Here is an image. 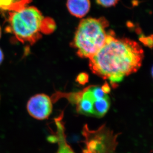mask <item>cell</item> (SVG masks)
<instances>
[{"label": "cell", "instance_id": "1", "mask_svg": "<svg viewBox=\"0 0 153 153\" xmlns=\"http://www.w3.org/2000/svg\"><path fill=\"white\" fill-rule=\"evenodd\" d=\"M144 56L143 49L136 41L116 38L110 32L104 46L89 58L90 68L93 73L114 85L136 73Z\"/></svg>", "mask_w": 153, "mask_h": 153}, {"label": "cell", "instance_id": "2", "mask_svg": "<svg viewBox=\"0 0 153 153\" xmlns=\"http://www.w3.org/2000/svg\"><path fill=\"white\" fill-rule=\"evenodd\" d=\"M7 13L6 29L22 44H33L43 33H50L55 28L54 22L44 17L34 6H27L20 10Z\"/></svg>", "mask_w": 153, "mask_h": 153}, {"label": "cell", "instance_id": "3", "mask_svg": "<svg viewBox=\"0 0 153 153\" xmlns=\"http://www.w3.org/2000/svg\"><path fill=\"white\" fill-rule=\"evenodd\" d=\"M108 26L104 18H86L80 22L73 41L79 56L90 58L98 52L107 41Z\"/></svg>", "mask_w": 153, "mask_h": 153}, {"label": "cell", "instance_id": "4", "mask_svg": "<svg viewBox=\"0 0 153 153\" xmlns=\"http://www.w3.org/2000/svg\"><path fill=\"white\" fill-rule=\"evenodd\" d=\"M82 134L84 138L82 153H117L118 134H115L105 125L94 130L85 125Z\"/></svg>", "mask_w": 153, "mask_h": 153}, {"label": "cell", "instance_id": "5", "mask_svg": "<svg viewBox=\"0 0 153 153\" xmlns=\"http://www.w3.org/2000/svg\"><path fill=\"white\" fill-rule=\"evenodd\" d=\"M27 110L32 117L38 120L48 118L53 110V104L49 96L39 94L31 97L28 101Z\"/></svg>", "mask_w": 153, "mask_h": 153}, {"label": "cell", "instance_id": "6", "mask_svg": "<svg viewBox=\"0 0 153 153\" xmlns=\"http://www.w3.org/2000/svg\"><path fill=\"white\" fill-rule=\"evenodd\" d=\"M55 122L56 130L52 136H50L49 140L58 143V149L56 153H75L67 142L65 129L62 121L58 118L55 120Z\"/></svg>", "mask_w": 153, "mask_h": 153}, {"label": "cell", "instance_id": "7", "mask_svg": "<svg viewBox=\"0 0 153 153\" xmlns=\"http://www.w3.org/2000/svg\"><path fill=\"white\" fill-rule=\"evenodd\" d=\"M95 98L93 95L90 87L86 88L78 96L77 100L78 112L87 116H92Z\"/></svg>", "mask_w": 153, "mask_h": 153}, {"label": "cell", "instance_id": "8", "mask_svg": "<svg viewBox=\"0 0 153 153\" xmlns=\"http://www.w3.org/2000/svg\"><path fill=\"white\" fill-rule=\"evenodd\" d=\"M67 7L71 15L82 18L89 12L91 3L90 0H67Z\"/></svg>", "mask_w": 153, "mask_h": 153}, {"label": "cell", "instance_id": "9", "mask_svg": "<svg viewBox=\"0 0 153 153\" xmlns=\"http://www.w3.org/2000/svg\"><path fill=\"white\" fill-rule=\"evenodd\" d=\"M32 0H0V10L3 12H15L28 6Z\"/></svg>", "mask_w": 153, "mask_h": 153}, {"label": "cell", "instance_id": "10", "mask_svg": "<svg viewBox=\"0 0 153 153\" xmlns=\"http://www.w3.org/2000/svg\"><path fill=\"white\" fill-rule=\"evenodd\" d=\"M110 107V100L108 96L103 98H96L93 106V116L102 117L105 116Z\"/></svg>", "mask_w": 153, "mask_h": 153}, {"label": "cell", "instance_id": "11", "mask_svg": "<svg viewBox=\"0 0 153 153\" xmlns=\"http://www.w3.org/2000/svg\"><path fill=\"white\" fill-rule=\"evenodd\" d=\"M97 3L104 7H111L116 5L119 0H96Z\"/></svg>", "mask_w": 153, "mask_h": 153}, {"label": "cell", "instance_id": "12", "mask_svg": "<svg viewBox=\"0 0 153 153\" xmlns=\"http://www.w3.org/2000/svg\"><path fill=\"white\" fill-rule=\"evenodd\" d=\"M88 76L86 74L82 73L78 76L77 80L80 84H85V82H86L87 81H88Z\"/></svg>", "mask_w": 153, "mask_h": 153}, {"label": "cell", "instance_id": "13", "mask_svg": "<svg viewBox=\"0 0 153 153\" xmlns=\"http://www.w3.org/2000/svg\"><path fill=\"white\" fill-rule=\"evenodd\" d=\"M3 58H4V55H3V53L1 51V49L0 48V64H1V62L3 61Z\"/></svg>", "mask_w": 153, "mask_h": 153}, {"label": "cell", "instance_id": "14", "mask_svg": "<svg viewBox=\"0 0 153 153\" xmlns=\"http://www.w3.org/2000/svg\"><path fill=\"white\" fill-rule=\"evenodd\" d=\"M1 26H0V38H1Z\"/></svg>", "mask_w": 153, "mask_h": 153}]
</instances>
